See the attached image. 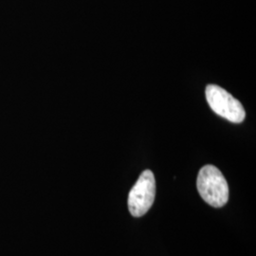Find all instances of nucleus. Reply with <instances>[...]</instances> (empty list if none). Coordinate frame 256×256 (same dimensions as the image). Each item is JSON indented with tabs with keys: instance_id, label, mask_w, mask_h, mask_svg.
I'll use <instances>...</instances> for the list:
<instances>
[{
	"instance_id": "nucleus-1",
	"label": "nucleus",
	"mask_w": 256,
	"mask_h": 256,
	"mask_svg": "<svg viewBox=\"0 0 256 256\" xmlns=\"http://www.w3.org/2000/svg\"><path fill=\"white\" fill-rule=\"evenodd\" d=\"M198 191L203 200L214 208L223 207L229 200V186L220 169L214 165L203 166L196 180Z\"/></svg>"
},
{
	"instance_id": "nucleus-2",
	"label": "nucleus",
	"mask_w": 256,
	"mask_h": 256,
	"mask_svg": "<svg viewBox=\"0 0 256 256\" xmlns=\"http://www.w3.org/2000/svg\"><path fill=\"white\" fill-rule=\"evenodd\" d=\"M205 94L210 108L220 117L234 124L245 120L246 111L242 104L224 88L216 84H208Z\"/></svg>"
},
{
	"instance_id": "nucleus-3",
	"label": "nucleus",
	"mask_w": 256,
	"mask_h": 256,
	"mask_svg": "<svg viewBox=\"0 0 256 256\" xmlns=\"http://www.w3.org/2000/svg\"><path fill=\"white\" fill-rule=\"evenodd\" d=\"M156 180L150 170L144 171L128 196V209L135 218L144 216L155 200Z\"/></svg>"
}]
</instances>
